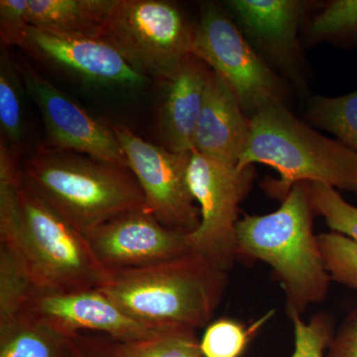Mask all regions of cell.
<instances>
[{"instance_id": "obj_1", "label": "cell", "mask_w": 357, "mask_h": 357, "mask_svg": "<svg viewBox=\"0 0 357 357\" xmlns=\"http://www.w3.org/2000/svg\"><path fill=\"white\" fill-rule=\"evenodd\" d=\"M0 244L41 292L96 289L109 276L83 232L22 185L20 168L4 139L0 141Z\"/></svg>"}, {"instance_id": "obj_2", "label": "cell", "mask_w": 357, "mask_h": 357, "mask_svg": "<svg viewBox=\"0 0 357 357\" xmlns=\"http://www.w3.org/2000/svg\"><path fill=\"white\" fill-rule=\"evenodd\" d=\"M21 183L70 225L84 232L148 208L129 169L75 152L39 149L20 168Z\"/></svg>"}, {"instance_id": "obj_3", "label": "cell", "mask_w": 357, "mask_h": 357, "mask_svg": "<svg viewBox=\"0 0 357 357\" xmlns=\"http://www.w3.org/2000/svg\"><path fill=\"white\" fill-rule=\"evenodd\" d=\"M227 271L191 252L138 269L109 272L98 290L130 318L152 326L210 325Z\"/></svg>"}, {"instance_id": "obj_4", "label": "cell", "mask_w": 357, "mask_h": 357, "mask_svg": "<svg viewBox=\"0 0 357 357\" xmlns=\"http://www.w3.org/2000/svg\"><path fill=\"white\" fill-rule=\"evenodd\" d=\"M309 183H298L280 208L264 215H246L236 225L239 256L272 267L287 297L289 314H302L325 299L332 280L312 231Z\"/></svg>"}, {"instance_id": "obj_5", "label": "cell", "mask_w": 357, "mask_h": 357, "mask_svg": "<svg viewBox=\"0 0 357 357\" xmlns=\"http://www.w3.org/2000/svg\"><path fill=\"white\" fill-rule=\"evenodd\" d=\"M263 164L280 174L269 190L283 199L298 183H319L357 194V154L301 121L288 107H271L251 119L239 168Z\"/></svg>"}, {"instance_id": "obj_6", "label": "cell", "mask_w": 357, "mask_h": 357, "mask_svg": "<svg viewBox=\"0 0 357 357\" xmlns=\"http://www.w3.org/2000/svg\"><path fill=\"white\" fill-rule=\"evenodd\" d=\"M196 26L174 2L112 0L100 40L141 74L161 81L192 55Z\"/></svg>"}, {"instance_id": "obj_7", "label": "cell", "mask_w": 357, "mask_h": 357, "mask_svg": "<svg viewBox=\"0 0 357 357\" xmlns=\"http://www.w3.org/2000/svg\"><path fill=\"white\" fill-rule=\"evenodd\" d=\"M192 54L229 84L248 117L287 107L288 83L252 48L222 4L204 2Z\"/></svg>"}, {"instance_id": "obj_8", "label": "cell", "mask_w": 357, "mask_h": 357, "mask_svg": "<svg viewBox=\"0 0 357 357\" xmlns=\"http://www.w3.org/2000/svg\"><path fill=\"white\" fill-rule=\"evenodd\" d=\"M255 166L230 165L198 152H191L188 182L201 222L187 234L192 252L229 271L239 257L236 225L239 206L255 180Z\"/></svg>"}, {"instance_id": "obj_9", "label": "cell", "mask_w": 357, "mask_h": 357, "mask_svg": "<svg viewBox=\"0 0 357 357\" xmlns=\"http://www.w3.org/2000/svg\"><path fill=\"white\" fill-rule=\"evenodd\" d=\"M110 126L157 220L184 234L198 229L201 213L188 182L191 152L171 151L147 142L126 126Z\"/></svg>"}, {"instance_id": "obj_10", "label": "cell", "mask_w": 357, "mask_h": 357, "mask_svg": "<svg viewBox=\"0 0 357 357\" xmlns=\"http://www.w3.org/2000/svg\"><path fill=\"white\" fill-rule=\"evenodd\" d=\"M222 6L263 60L297 89H306L300 31L314 2L227 0Z\"/></svg>"}, {"instance_id": "obj_11", "label": "cell", "mask_w": 357, "mask_h": 357, "mask_svg": "<svg viewBox=\"0 0 357 357\" xmlns=\"http://www.w3.org/2000/svg\"><path fill=\"white\" fill-rule=\"evenodd\" d=\"M84 236L107 272L152 266L191 252L187 234L168 229L149 208L126 211Z\"/></svg>"}, {"instance_id": "obj_12", "label": "cell", "mask_w": 357, "mask_h": 357, "mask_svg": "<svg viewBox=\"0 0 357 357\" xmlns=\"http://www.w3.org/2000/svg\"><path fill=\"white\" fill-rule=\"evenodd\" d=\"M22 84L43 119L54 149L88 155L129 169L128 158L109 124L89 114L31 66H18Z\"/></svg>"}, {"instance_id": "obj_13", "label": "cell", "mask_w": 357, "mask_h": 357, "mask_svg": "<svg viewBox=\"0 0 357 357\" xmlns=\"http://www.w3.org/2000/svg\"><path fill=\"white\" fill-rule=\"evenodd\" d=\"M22 316L46 324L68 337L93 331L105 333L115 342L139 340L167 328L145 325L130 318L98 288L68 293L36 290Z\"/></svg>"}, {"instance_id": "obj_14", "label": "cell", "mask_w": 357, "mask_h": 357, "mask_svg": "<svg viewBox=\"0 0 357 357\" xmlns=\"http://www.w3.org/2000/svg\"><path fill=\"white\" fill-rule=\"evenodd\" d=\"M23 49L91 83L137 86L146 82L144 75L102 40L68 38L31 26Z\"/></svg>"}, {"instance_id": "obj_15", "label": "cell", "mask_w": 357, "mask_h": 357, "mask_svg": "<svg viewBox=\"0 0 357 357\" xmlns=\"http://www.w3.org/2000/svg\"><path fill=\"white\" fill-rule=\"evenodd\" d=\"M251 119L229 84L211 70L194 136V151L238 166L248 147Z\"/></svg>"}, {"instance_id": "obj_16", "label": "cell", "mask_w": 357, "mask_h": 357, "mask_svg": "<svg viewBox=\"0 0 357 357\" xmlns=\"http://www.w3.org/2000/svg\"><path fill=\"white\" fill-rule=\"evenodd\" d=\"M211 74V68L192 54L161 79L160 132L167 149L178 153L194 149L195 131Z\"/></svg>"}, {"instance_id": "obj_17", "label": "cell", "mask_w": 357, "mask_h": 357, "mask_svg": "<svg viewBox=\"0 0 357 357\" xmlns=\"http://www.w3.org/2000/svg\"><path fill=\"white\" fill-rule=\"evenodd\" d=\"M32 27L68 38L102 39L112 0H28Z\"/></svg>"}, {"instance_id": "obj_18", "label": "cell", "mask_w": 357, "mask_h": 357, "mask_svg": "<svg viewBox=\"0 0 357 357\" xmlns=\"http://www.w3.org/2000/svg\"><path fill=\"white\" fill-rule=\"evenodd\" d=\"M0 357H72V337L22 316L0 326Z\"/></svg>"}, {"instance_id": "obj_19", "label": "cell", "mask_w": 357, "mask_h": 357, "mask_svg": "<svg viewBox=\"0 0 357 357\" xmlns=\"http://www.w3.org/2000/svg\"><path fill=\"white\" fill-rule=\"evenodd\" d=\"M107 357H203L196 330L170 326L149 337L129 342L110 338Z\"/></svg>"}, {"instance_id": "obj_20", "label": "cell", "mask_w": 357, "mask_h": 357, "mask_svg": "<svg viewBox=\"0 0 357 357\" xmlns=\"http://www.w3.org/2000/svg\"><path fill=\"white\" fill-rule=\"evenodd\" d=\"M305 119L357 154V89L340 96H314L307 102Z\"/></svg>"}, {"instance_id": "obj_21", "label": "cell", "mask_w": 357, "mask_h": 357, "mask_svg": "<svg viewBox=\"0 0 357 357\" xmlns=\"http://www.w3.org/2000/svg\"><path fill=\"white\" fill-rule=\"evenodd\" d=\"M306 38L311 44L332 42L357 47V0H332L307 21Z\"/></svg>"}, {"instance_id": "obj_22", "label": "cell", "mask_w": 357, "mask_h": 357, "mask_svg": "<svg viewBox=\"0 0 357 357\" xmlns=\"http://www.w3.org/2000/svg\"><path fill=\"white\" fill-rule=\"evenodd\" d=\"M36 290L8 249L0 244V326L20 319Z\"/></svg>"}, {"instance_id": "obj_23", "label": "cell", "mask_w": 357, "mask_h": 357, "mask_svg": "<svg viewBox=\"0 0 357 357\" xmlns=\"http://www.w3.org/2000/svg\"><path fill=\"white\" fill-rule=\"evenodd\" d=\"M21 79L18 65L14 64L7 51L0 54V126L6 141L17 144L23 138Z\"/></svg>"}, {"instance_id": "obj_24", "label": "cell", "mask_w": 357, "mask_h": 357, "mask_svg": "<svg viewBox=\"0 0 357 357\" xmlns=\"http://www.w3.org/2000/svg\"><path fill=\"white\" fill-rule=\"evenodd\" d=\"M309 192L314 213L325 218L333 232L357 241V206L347 203L331 185L311 183Z\"/></svg>"}, {"instance_id": "obj_25", "label": "cell", "mask_w": 357, "mask_h": 357, "mask_svg": "<svg viewBox=\"0 0 357 357\" xmlns=\"http://www.w3.org/2000/svg\"><path fill=\"white\" fill-rule=\"evenodd\" d=\"M318 243L331 278L357 291V241L332 231L319 234Z\"/></svg>"}, {"instance_id": "obj_26", "label": "cell", "mask_w": 357, "mask_h": 357, "mask_svg": "<svg viewBox=\"0 0 357 357\" xmlns=\"http://www.w3.org/2000/svg\"><path fill=\"white\" fill-rule=\"evenodd\" d=\"M261 325L246 328L236 319H220L206 326L199 340L203 357H239L248 347L252 333Z\"/></svg>"}, {"instance_id": "obj_27", "label": "cell", "mask_w": 357, "mask_h": 357, "mask_svg": "<svg viewBox=\"0 0 357 357\" xmlns=\"http://www.w3.org/2000/svg\"><path fill=\"white\" fill-rule=\"evenodd\" d=\"M295 333L292 357H325L324 351L333 340L332 325L324 316L314 317L305 323L299 314H291Z\"/></svg>"}, {"instance_id": "obj_28", "label": "cell", "mask_w": 357, "mask_h": 357, "mask_svg": "<svg viewBox=\"0 0 357 357\" xmlns=\"http://www.w3.org/2000/svg\"><path fill=\"white\" fill-rule=\"evenodd\" d=\"M30 27L28 0L0 1V38L2 44L24 48Z\"/></svg>"}, {"instance_id": "obj_29", "label": "cell", "mask_w": 357, "mask_h": 357, "mask_svg": "<svg viewBox=\"0 0 357 357\" xmlns=\"http://www.w3.org/2000/svg\"><path fill=\"white\" fill-rule=\"evenodd\" d=\"M328 357H357V312L333 338Z\"/></svg>"}, {"instance_id": "obj_30", "label": "cell", "mask_w": 357, "mask_h": 357, "mask_svg": "<svg viewBox=\"0 0 357 357\" xmlns=\"http://www.w3.org/2000/svg\"><path fill=\"white\" fill-rule=\"evenodd\" d=\"M109 342L77 333L72 335V357H107Z\"/></svg>"}]
</instances>
